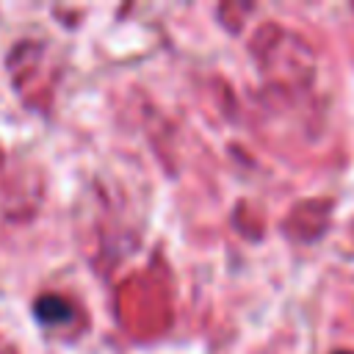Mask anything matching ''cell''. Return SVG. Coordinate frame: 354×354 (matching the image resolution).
Instances as JSON below:
<instances>
[{
	"instance_id": "cell-1",
	"label": "cell",
	"mask_w": 354,
	"mask_h": 354,
	"mask_svg": "<svg viewBox=\"0 0 354 354\" xmlns=\"http://www.w3.org/2000/svg\"><path fill=\"white\" fill-rule=\"evenodd\" d=\"M69 315H72V310H69L66 299H61V296H41L36 301V318L44 324H61Z\"/></svg>"
},
{
	"instance_id": "cell-2",
	"label": "cell",
	"mask_w": 354,
	"mask_h": 354,
	"mask_svg": "<svg viewBox=\"0 0 354 354\" xmlns=\"http://www.w3.org/2000/svg\"><path fill=\"white\" fill-rule=\"evenodd\" d=\"M337 354H351V351H337Z\"/></svg>"
}]
</instances>
